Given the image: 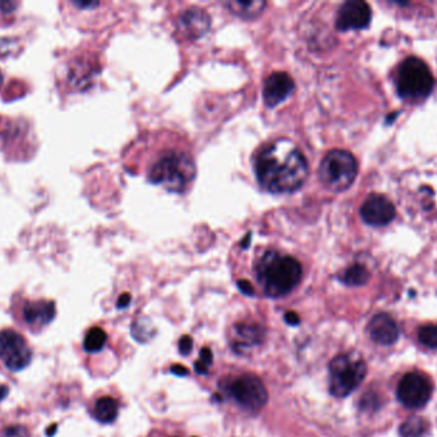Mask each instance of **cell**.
<instances>
[{"mask_svg": "<svg viewBox=\"0 0 437 437\" xmlns=\"http://www.w3.org/2000/svg\"><path fill=\"white\" fill-rule=\"evenodd\" d=\"M255 170L265 190L272 194H289L305 184L308 164L294 142L280 139L272 141L258 153Z\"/></svg>", "mask_w": 437, "mask_h": 437, "instance_id": "obj_1", "label": "cell"}, {"mask_svg": "<svg viewBox=\"0 0 437 437\" xmlns=\"http://www.w3.org/2000/svg\"><path fill=\"white\" fill-rule=\"evenodd\" d=\"M256 276L268 297H284L297 288L302 277V266L293 257L269 250L258 260Z\"/></svg>", "mask_w": 437, "mask_h": 437, "instance_id": "obj_2", "label": "cell"}, {"mask_svg": "<svg viewBox=\"0 0 437 437\" xmlns=\"http://www.w3.org/2000/svg\"><path fill=\"white\" fill-rule=\"evenodd\" d=\"M196 177V166L186 153L169 152L148 170V180L172 193H183Z\"/></svg>", "mask_w": 437, "mask_h": 437, "instance_id": "obj_3", "label": "cell"}, {"mask_svg": "<svg viewBox=\"0 0 437 437\" xmlns=\"http://www.w3.org/2000/svg\"><path fill=\"white\" fill-rule=\"evenodd\" d=\"M358 163L347 150H331L324 156L319 168L321 182L328 190L340 193L347 190L357 177Z\"/></svg>", "mask_w": 437, "mask_h": 437, "instance_id": "obj_4", "label": "cell"}, {"mask_svg": "<svg viewBox=\"0 0 437 437\" xmlns=\"http://www.w3.org/2000/svg\"><path fill=\"white\" fill-rule=\"evenodd\" d=\"M396 85L401 97L422 99L432 91L435 80L430 68L422 60L410 57L401 63Z\"/></svg>", "mask_w": 437, "mask_h": 437, "instance_id": "obj_5", "label": "cell"}, {"mask_svg": "<svg viewBox=\"0 0 437 437\" xmlns=\"http://www.w3.org/2000/svg\"><path fill=\"white\" fill-rule=\"evenodd\" d=\"M367 373L361 358L352 354L336 356L330 363V391L336 398H345L353 393Z\"/></svg>", "mask_w": 437, "mask_h": 437, "instance_id": "obj_6", "label": "cell"}, {"mask_svg": "<svg viewBox=\"0 0 437 437\" xmlns=\"http://www.w3.org/2000/svg\"><path fill=\"white\" fill-rule=\"evenodd\" d=\"M32 361V351L22 335L15 330L0 331V363L11 372L25 370Z\"/></svg>", "mask_w": 437, "mask_h": 437, "instance_id": "obj_7", "label": "cell"}, {"mask_svg": "<svg viewBox=\"0 0 437 437\" xmlns=\"http://www.w3.org/2000/svg\"><path fill=\"white\" fill-rule=\"evenodd\" d=\"M230 394L237 404L251 413H257L268 403V391L260 378L244 375L235 379L230 386Z\"/></svg>", "mask_w": 437, "mask_h": 437, "instance_id": "obj_8", "label": "cell"}, {"mask_svg": "<svg viewBox=\"0 0 437 437\" xmlns=\"http://www.w3.org/2000/svg\"><path fill=\"white\" fill-rule=\"evenodd\" d=\"M432 385L427 378L419 373H408L401 378L398 387V398L403 405L410 409L422 408L429 403Z\"/></svg>", "mask_w": 437, "mask_h": 437, "instance_id": "obj_9", "label": "cell"}, {"mask_svg": "<svg viewBox=\"0 0 437 437\" xmlns=\"http://www.w3.org/2000/svg\"><path fill=\"white\" fill-rule=\"evenodd\" d=\"M371 8L361 0H352L342 4L336 17L338 30H362L371 22Z\"/></svg>", "mask_w": 437, "mask_h": 437, "instance_id": "obj_10", "label": "cell"}, {"mask_svg": "<svg viewBox=\"0 0 437 437\" xmlns=\"http://www.w3.org/2000/svg\"><path fill=\"white\" fill-rule=\"evenodd\" d=\"M395 207L384 195L372 194L361 207L362 220L373 227L387 226L395 218Z\"/></svg>", "mask_w": 437, "mask_h": 437, "instance_id": "obj_11", "label": "cell"}, {"mask_svg": "<svg viewBox=\"0 0 437 437\" xmlns=\"http://www.w3.org/2000/svg\"><path fill=\"white\" fill-rule=\"evenodd\" d=\"M294 91V81L285 72H275L270 74L263 85V100L270 108H274L283 103L286 98Z\"/></svg>", "mask_w": 437, "mask_h": 437, "instance_id": "obj_12", "label": "cell"}, {"mask_svg": "<svg viewBox=\"0 0 437 437\" xmlns=\"http://www.w3.org/2000/svg\"><path fill=\"white\" fill-rule=\"evenodd\" d=\"M178 31L190 40L204 36L210 30V15L201 8H190L178 18Z\"/></svg>", "mask_w": 437, "mask_h": 437, "instance_id": "obj_13", "label": "cell"}, {"mask_svg": "<svg viewBox=\"0 0 437 437\" xmlns=\"http://www.w3.org/2000/svg\"><path fill=\"white\" fill-rule=\"evenodd\" d=\"M55 304L49 300L27 302L22 307L25 322L35 330L48 326L55 317Z\"/></svg>", "mask_w": 437, "mask_h": 437, "instance_id": "obj_14", "label": "cell"}, {"mask_svg": "<svg viewBox=\"0 0 437 437\" xmlns=\"http://www.w3.org/2000/svg\"><path fill=\"white\" fill-rule=\"evenodd\" d=\"M372 340L380 345H393L399 339V328L396 322L385 313L377 314L372 318L368 326Z\"/></svg>", "mask_w": 437, "mask_h": 437, "instance_id": "obj_15", "label": "cell"}, {"mask_svg": "<svg viewBox=\"0 0 437 437\" xmlns=\"http://www.w3.org/2000/svg\"><path fill=\"white\" fill-rule=\"evenodd\" d=\"M224 6L233 15H238L244 20H254L263 13V8L266 7V3L263 0H249V1L229 0V1H224Z\"/></svg>", "mask_w": 437, "mask_h": 437, "instance_id": "obj_16", "label": "cell"}, {"mask_svg": "<svg viewBox=\"0 0 437 437\" xmlns=\"http://www.w3.org/2000/svg\"><path fill=\"white\" fill-rule=\"evenodd\" d=\"M263 332L258 326H249V325H238L235 327L234 332V345L238 347L240 350L243 348H249L252 345H257L261 342Z\"/></svg>", "mask_w": 437, "mask_h": 437, "instance_id": "obj_17", "label": "cell"}, {"mask_svg": "<svg viewBox=\"0 0 437 437\" xmlns=\"http://www.w3.org/2000/svg\"><path fill=\"white\" fill-rule=\"evenodd\" d=\"M118 415V404L110 396L100 398L94 407V417L100 423H111L116 421Z\"/></svg>", "mask_w": 437, "mask_h": 437, "instance_id": "obj_18", "label": "cell"}, {"mask_svg": "<svg viewBox=\"0 0 437 437\" xmlns=\"http://www.w3.org/2000/svg\"><path fill=\"white\" fill-rule=\"evenodd\" d=\"M105 342H106L105 331L100 327H94L85 336L83 348L88 353H97L105 347Z\"/></svg>", "mask_w": 437, "mask_h": 437, "instance_id": "obj_19", "label": "cell"}, {"mask_svg": "<svg viewBox=\"0 0 437 437\" xmlns=\"http://www.w3.org/2000/svg\"><path fill=\"white\" fill-rule=\"evenodd\" d=\"M427 431V422L421 417H412L401 424V437H422Z\"/></svg>", "mask_w": 437, "mask_h": 437, "instance_id": "obj_20", "label": "cell"}, {"mask_svg": "<svg viewBox=\"0 0 437 437\" xmlns=\"http://www.w3.org/2000/svg\"><path fill=\"white\" fill-rule=\"evenodd\" d=\"M368 276V271L362 264H354L344 272L342 280L349 286H361L367 282Z\"/></svg>", "mask_w": 437, "mask_h": 437, "instance_id": "obj_21", "label": "cell"}, {"mask_svg": "<svg viewBox=\"0 0 437 437\" xmlns=\"http://www.w3.org/2000/svg\"><path fill=\"white\" fill-rule=\"evenodd\" d=\"M153 332H155V330H153L150 319H139V321H136L133 325V336L141 342H145V341L153 339V336L155 335Z\"/></svg>", "mask_w": 437, "mask_h": 437, "instance_id": "obj_22", "label": "cell"}, {"mask_svg": "<svg viewBox=\"0 0 437 437\" xmlns=\"http://www.w3.org/2000/svg\"><path fill=\"white\" fill-rule=\"evenodd\" d=\"M419 341L429 348L437 349V327L424 326L418 332Z\"/></svg>", "mask_w": 437, "mask_h": 437, "instance_id": "obj_23", "label": "cell"}, {"mask_svg": "<svg viewBox=\"0 0 437 437\" xmlns=\"http://www.w3.org/2000/svg\"><path fill=\"white\" fill-rule=\"evenodd\" d=\"M211 363V350L209 348H204L201 350V359H200V362H197L196 365H195V370L200 375H206V372H207Z\"/></svg>", "mask_w": 437, "mask_h": 437, "instance_id": "obj_24", "label": "cell"}, {"mask_svg": "<svg viewBox=\"0 0 437 437\" xmlns=\"http://www.w3.org/2000/svg\"><path fill=\"white\" fill-rule=\"evenodd\" d=\"M193 348V341L190 339V336H183L181 341H179V350L182 353L183 356H187L190 354Z\"/></svg>", "mask_w": 437, "mask_h": 437, "instance_id": "obj_25", "label": "cell"}, {"mask_svg": "<svg viewBox=\"0 0 437 437\" xmlns=\"http://www.w3.org/2000/svg\"><path fill=\"white\" fill-rule=\"evenodd\" d=\"M4 437H29V435L22 427H9L4 432Z\"/></svg>", "mask_w": 437, "mask_h": 437, "instance_id": "obj_26", "label": "cell"}, {"mask_svg": "<svg viewBox=\"0 0 437 437\" xmlns=\"http://www.w3.org/2000/svg\"><path fill=\"white\" fill-rule=\"evenodd\" d=\"M238 288H240L242 293H243V294H246V295H254V293H255V290L252 288V285H251L249 282L246 281V280L238 281Z\"/></svg>", "mask_w": 437, "mask_h": 437, "instance_id": "obj_27", "label": "cell"}, {"mask_svg": "<svg viewBox=\"0 0 437 437\" xmlns=\"http://www.w3.org/2000/svg\"><path fill=\"white\" fill-rule=\"evenodd\" d=\"M285 321H286V323H288V325L297 326L300 319H299L298 316H297L294 311H288V313L285 314Z\"/></svg>", "mask_w": 437, "mask_h": 437, "instance_id": "obj_28", "label": "cell"}, {"mask_svg": "<svg viewBox=\"0 0 437 437\" xmlns=\"http://www.w3.org/2000/svg\"><path fill=\"white\" fill-rule=\"evenodd\" d=\"M172 372L174 373L175 376H182V377L188 375V370H187L186 367L181 365V364H175V365H173V367H172Z\"/></svg>", "mask_w": 437, "mask_h": 437, "instance_id": "obj_29", "label": "cell"}, {"mask_svg": "<svg viewBox=\"0 0 437 437\" xmlns=\"http://www.w3.org/2000/svg\"><path fill=\"white\" fill-rule=\"evenodd\" d=\"M130 302H131V295H130V294H123L122 297H119V300H118V308H125V307H128V305H130Z\"/></svg>", "mask_w": 437, "mask_h": 437, "instance_id": "obj_30", "label": "cell"}, {"mask_svg": "<svg viewBox=\"0 0 437 437\" xmlns=\"http://www.w3.org/2000/svg\"><path fill=\"white\" fill-rule=\"evenodd\" d=\"M8 394V387L6 386H0V401H3Z\"/></svg>", "mask_w": 437, "mask_h": 437, "instance_id": "obj_31", "label": "cell"}, {"mask_svg": "<svg viewBox=\"0 0 437 437\" xmlns=\"http://www.w3.org/2000/svg\"><path fill=\"white\" fill-rule=\"evenodd\" d=\"M1 80H3V77H1V74H0V83H1Z\"/></svg>", "mask_w": 437, "mask_h": 437, "instance_id": "obj_32", "label": "cell"}]
</instances>
